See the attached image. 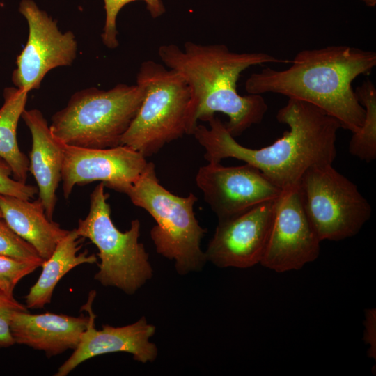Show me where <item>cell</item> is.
Returning <instances> with one entry per match:
<instances>
[{"mask_svg": "<svg viewBox=\"0 0 376 376\" xmlns=\"http://www.w3.org/2000/svg\"><path fill=\"white\" fill-rule=\"evenodd\" d=\"M276 119L288 130L258 149L239 143L216 116L208 120L209 127L198 124L192 135L205 149L208 162L230 157L243 161L259 169L282 191L298 186L310 169L333 164L337 133L342 128L335 118L311 103L288 98Z\"/></svg>", "mask_w": 376, "mask_h": 376, "instance_id": "obj_1", "label": "cell"}, {"mask_svg": "<svg viewBox=\"0 0 376 376\" xmlns=\"http://www.w3.org/2000/svg\"><path fill=\"white\" fill-rule=\"evenodd\" d=\"M158 56L168 68L178 72L190 89L187 134H193L198 121L208 122L217 113L228 117L226 128L235 138L262 122L268 109L261 95H240L237 82L249 67L290 63L265 52H235L223 44L201 45L187 41L182 49L162 45Z\"/></svg>", "mask_w": 376, "mask_h": 376, "instance_id": "obj_2", "label": "cell"}, {"mask_svg": "<svg viewBox=\"0 0 376 376\" xmlns=\"http://www.w3.org/2000/svg\"><path fill=\"white\" fill-rule=\"evenodd\" d=\"M289 68L269 67L246 79L249 94L276 93L311 103L335 118L341 127L357 132L365 109L352 88L353 81L376 65V53L357 47L333 45L305 49L290 61Z\"/></svg>", "mask_w": 376, "mask_h": 376, "instance_id": "obj_3", "label": "cell"}, {"mask_svg": "<svg viewBox=\"0 0 376 376\" xmlns=\"http://www.w3.org/2000/svg\"><path fill=\"white\" fill-rule=\"evenodd\" d=\"M144 96V88L139 84L77 91L65 107L52 116L50 130L58 140L70 146L95 149L120 146Z\"/></svg>", "mask_w": 376, "mask_h": 376, "instance_id": "obj_4", "label": "cell"}, {"mask_svg": "<svg viewBox=\"0 0 376 376\" xmlns=\"http://www.w3.org/2000/svg\"><path fill=\"white\" fill-rule=\"evenodd\" d=\"M125 194L155 220L150 237L156 251L174 260L179 274L203 269L207 260L201 243L207 230L196 218L194 194L182 197L170 192L159 183L152 162Z\"/></svg>", "mask_w": 376, "mask_h": 376, "instance_id": "obj_5", "label": "cell"}, {"mask_svg": "<svg viewBox=\"0 0 376 376\" xmlns=\"http://www.w3.org/2000/svg\"><path fill=\"white\" fill-rule=\"evenodd\" d=\"M136 84L144 88L145 96L121 145L146 158L187 134L190 89L178 72L151 60L141 63Z\"/></svg>", "mask_w": 376, "mask_h": 376, "instance_id": "obj_6", "label": "cell"}, {"mask_svg": "<svg viewBox=\"0 0 376 376\" xmlns=\"http://www.w3.org/2000/svg\"><path fill=\"white\" fill-rule=\"evenodd\" d=\"M104 187L100 182L91 192L88 214L79 220L75 229L99 251L100 263L95 280L133 295L152 278V268L144 245L139 242V220H132L129 230L120 231L112 221Z\"/></svg>", "mask_w": 376, "mask_h": 376, "instance_id": "obj_7", "label": "cell"}, {"mask_svg": "<svg viewBox=\"0 0 376 376\" xmlns=\"http://www.w3.org/2000/svg\"><path fill=\"white\" fill-rule=\"evenodd\" d=\"M307 218L320 241L357 235L372 208L357 186L332 164L310 169L299 184Z\"/></svg>", "mask_w": 376, "mask_h": 376, "instance_id": "obj_8", "label": "cell"}, {"mask_svg": "<svg viewBox=\"0 0 376 376\" xmlns=\"http://www.w3.org/2000/svg\"><path fill=\"white\" fill-rule=\"evenodd\" d=\"M19 11L27 21L29 36L17 57L12 81L15 87L29 92L40 88L51 70L72 63L77 43L72 31L61 32L56 22L33 1L22 0Z\"/></svg>", "mask_w": 376, "mask_h": 376, "instance_id": "obj_9", "label": "cell"}, {"mask_svg": "<svg viewBox=\"0 0 376 376\" xmlns=\"http://www.w3.org/2000/svg\"><path fill=\"white\" fill-rule=\"evenodd\" d=\"M196 184L218 220L274 201L282 193L259 169L246 163L224 166L220 162H208L199 168Z\"/></svg>", "mask_w": 376, "mask_h": 376, "instance_id": "obj_10", "label": "cell"}, {"mask_svg": "<svg viewBox=\"0 0 376 376\" xmlns=\"http://www.w3.org/2000/svg\"><path fill=\"white\" fill-rule=\"evenodd\" d=\"M320 240L304 211L299 185L282 191L274 201V217L260 264L282 273L302 268L320 253Z\"/></svg>", "mask_w": 376, "mask_h": 376, "instance_id": "obj_11", "label": "cell"}, {"mask_svg": "<svg viewBox=\"0 0 376 376\" xmlns=\"http://www.w3.org/2000/svg\"><path fill=\"white\" fill-rule=\"evenodd\" d=\"M63 150L61 180L65 199L75 185L95 181L125 194L150 163L140 152L125 145L95 149L63 143Z\"/></svg>", "mask_w": 376, "mask_h": 376, "instance_id": "obj_12", "label": "cell"}, {"mask_svg": "<svg viewBox=\"0 0 376 376\" xmlns=\"http://www.w3.org/2000/svg\"><path fill=\"white\" fill-rule=\"evenodd\" d=\"M274 201L218 220L214 234L205 251L207 261L221 268L245 269L260 263L272 227Z\"/></svg>", "mask_w": 376, "mask_h": 376, "instance_id": "obj_13", "label": "cell"}, {"mask_svg": "<svg viewBox=\"0 0 376 376\" xmlns=\"http://www.w3.org/2000/svg\"><path fill=\"white\" fill-rule=\"evenodd\" d=\"M95 296V292L91 291L84 306L89 314L88 327L74 352L58 368L55 376H65L85 361L108 353L127 352L143 363L152 362L157 357V347L150 340L156 328L145 317L124 327L104 324L102 329L97 330L94 324L95 315L91 308Z\"/></svg>", "mask_w": 376, "mask_h": 376, "instance_id": "obj_14", "label": "cell"}, {"mask_svg": "<svg viewBox=\"0 0 376 376\" xmlns=\"http://www.w3.org/2000/svg\"><path fill=\"white\" fill-rule=\"evenodd\" d=\"M88 324V316L45 313L30 314L14 309L10 330L15 343L45 352L49 357L75 349Z\"/></svg>", "mask_w": 376, "mask_h": 376, "instance_id": "obj_15", "label": "cell"}, {"mask_svg": "<svg viewBox=\"0 0 376 376\" xmlns=\"http://www.w3.org/2000/svg\"><path fill=\"white\" fill-rule=\"evenodd\" d=\"M21 117L32 136L29 171L37 182L38 198L46 216L52 221L57 201L56 191L61 180L63 143L53 135L40 110L25 109Z\"/></svg>", "mask_w": 376, "mask_h": 376, "instance_id": "obj_16", "label": "cell"}, {"mask_svg": "<svg viewBox=\"0 0 376 376\" xmlns=\"http://www.w3.org/2000/svg\"><path fill=\"white\" fill-rule=\"evenodd\" d=\"M0 210L9 227L33 246L44 260L69 232L47 218L39 198L31 202L0 194Z\"/></svg>", "mask_w": 376, "mask_h": 376, "instance_id": "obj_17", "label": "cell"}, {"mask_svg": "<svg viewBox=\"0 0 376 376\" xmlns=\"http://www.w3.org/2000/svg\"><path fill=\"white\" fill-rule=\"evenodd\" d=\"M84 240L73 229L57 244L52 254L45 260L38 281L25 297L26 308H43L51 302L54 288L64 275L79 265L97 262L95 255L88 254L87 250L78 253Z\"/></svg>", "mask_w": 376, "mask_h": 376, "instance_id": "obj_18", "label": "cell"}, {"mask_svg": "<svg viewBox=\"0 0 376 376\" xmlns=\"http://www.w3.org/2000/svg\"><path fill=\"white\" fill-rule=\"evenodd\" d=\"M29 92L15 86L6 87L0 108V157L11 167L15 180L26 183L29 159L18 146L17 127L27 101Z\"/></svg>", "mask_w": 376, "mask_h": 376, "instance_id": "obj_19", "label": "cell"}, {"mask_svg": "<svg viewBox=\"0 0 376 376\" xmlns=\"http://www.w3.org/2000/svg\"><path fill=\"white\" fill-rule=\"evenodd\" d=\"M355 93L365 109V117L359 130L352 133L348 149L352 155L370 162L376 158V88L366 79L356 88Z\"/></svg>", "mask_w": 376, "mask_h": 376, "instance_id": "obj_20", "label": "cell"}, {"mask_svg": "<svg viewBox=\"0 0 376 376\" xmlns=\"http://www.w3.org/2000/svg\"><path fill=\"white\" fill-rule=\"evenodd\" d=\"M138 0H104L106 18L102 33L103 44L109 49H115L118 45L116 18L119 11L126 4ZM145 1L146 8L153 18L163 15L166 10L161 0H141Z\"/></svg>", "mask_w": 376, "mask_h": 376, "instance_id": "obj_21", "label": "cell"}, {"mask_svg": "<svg viewBox=\"0 0 376 376\" xmlns=\"http://www.w3.org/2000/svg\"><path fill=\"white\" fill-rule=\"evenodd\" d=\"M44 262L26 261L0 255V292L9 299L16 301L13 290L25 276L42 265Z\"/></svg>", "mask_w": 376, "mask_h": 376, "instance_id": "obj_22", "label": "cell"}, {"mask_svg": "<svg viewBox=\"0 0 376 376\" xmlns=\"http://www.w3.org/2000/svg\"><path fill=\"white\" fill-rule=\"evenodd\" d=\"M0 255L26 261L44 262L37 250L0 219Z\"/></svg>", "mask_w": 376, "mask_h": 376, "instance_id": "obj_23", "label": "cell"}, {"mask_svg": "<svg viewBox=\"0 0 376 376\" xmlns=\"http://www.w3.org/2000/svg\"><path fill=\"white\" fill-rule=\"evenodd\" d=\"M11 167L0 157V194L30 200L38 193V187L19 182L11 178Z\"/></svg>", "mask_w": 376, "mask_h": 376, "instance_id": "obj_24", "label": "cell"}, {"mask_svg": "<svg viewBox=\"0 0 376 376\" xmlns=\"http://www.w3.org/2000/svg\"><path fill=\"white\" fill-rule=\"evenodd\" d=\"M14 309L17 308L0 301V347H10L15 343L10 330V317Z\"/></svg>", "mask_w": 376, "mask_h": 376, "instance_id": "obj_25", "label": "cell"}, {"mask_svg": "<svg viewBox=\"0 0 376 376\" xmlns=\"http://www.w3.org/2000/svg\"><path fill=\"white\" fill-rule=\"evenodd\" d=\"M366 338L367 343L370 344V350H373V331H375V310L370 309L366 312Z\"/></svg>", "mask_w": 376, "mask_h": 376, "instance_id": "obj_26", "label": "cell"}, {"mask_svg": "<svg viewBox=\"0 0 376 376\" xmlns=\"http://www.w3.org/2000/svg\"><path fill=\"white\" fill-rule=\"evenodd\" d=\"M0 301L8 303L9 304H11L18 310L26 311V306H24V305L21 304L17 301H13L9 299L5 295H3L1 292H0Z\"/></svg>", "mask_w": 376, "mask_h": 376, "instance_id": "obj_27", "label": "cell"}, {"mask_svg": "<svg viewBox=\"0 0 376 376\" xmlns=\"http://www.w3.org/2000/svg\"><path fill=\"white\" fill-rule=\"evenodd\" d=\"M369 6H375L376 4V0H362Z\"/></svg>", "mask_w": 376, "mask_h": 376, "instance_id": "obj_28", "label": "cell"}, {"mask_svg": "<svg viewBox=\"0 0 376 376\" xmlns=\"http://www.w3.org/2000/svg\"><path fill=\"white\" fill-rule=\"evenodd\" d=\"M3 219V214H2V212L0 210V219Z\"/></svg>", "mask_w": 376, "mask_h": 376, "instance_id": "obj_29", "label": "cell"}]
</instances>
